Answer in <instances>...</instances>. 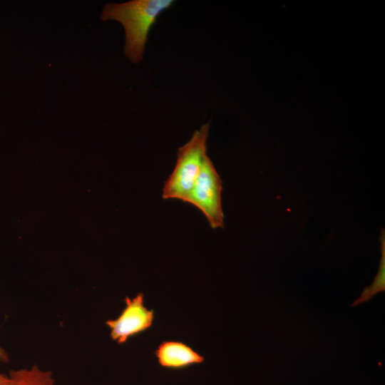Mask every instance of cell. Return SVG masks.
Instances as JSON below:
<instances>
[{"label": "cell", "mask_w": 385, "mask_h": 385, "mask_svg": "<svg viewBox=\"0 0 385 385\" xmlns=\"http://www.w3.org/2000/svg\"><path fill=\"white\" fill-rule=\"evenodd\" d=\"M7 385H56L51 371L34 364L30 368L12 369L8 374Z\"/></svg>", "instance_id": "obj_6"}, {"label": "cell", "mask_w": 385, "mask_h": 385, "mask_svg": "<svg viewBox=\"0 0 385 385\" xmlns=\"http://www.w3.org/2000/svg\"><path fill=\"white\" fill-rule=\"evenodd\" d=\"M158 364L165 369L180 370L202 364L205 357L180 341L165 340L154 351Z\"/></svg>", "instance_id": "obj_5"}, {"label": "cell", "mask_w": 385, "mask_h": 385, "mask_svg": "<svg viewBox=\"0 0 385 385\" xmlns=\"http://www.w3.org/2000/svg\"><path fill=\"white\" fill-rule=\"evenodd\" d=\"M173 0H132L124 3L106 4L101 12V21H116L123 27V52L133 63L144 56L148 35L160 14L170 8Z\"/></svg>", "instance_id": "obj_1"}, {"label": "cell", "mask_w": 385, "mask_h": 385, "mask_svg": "<svg viewBox=\"0 0 385 385\" xmlns=\"http://www.w3.org/2000/svg\"><path fill=\"white\" fill-rule=\"evenodd\" d=\"M124 302L125 307L118 317L106 321L111 339L118 344H123L130 338L149 329L155 319L154 310L145 306L143 292L133 298L125 297Z\"/></svg>", "instance_id": "obj_4"}, {"label": "cell", "mask_w": 385, "mask_h": 385, "mask_svg": "<svg viewBox=\"0 0 385 385\" xmlns=\"http://www.w3.org/2000/svg\"><path fill=\"white\" fill-rule=\"evenodd\" d=\"M222 191V180L207 155L186 202L199 209L213 229L224 227Z\"/></svg>", "instance_id": "obj_3"}, {"label": "cell", "mask_w": 385, "mask_h": 385, "mask_svg": "<svg viewBox=\"0 0 385 385\" xmlns=\"http://www.w3.org/2000/svg\"><path fill=\"white\" fill-rule=\"evenodd\" d=\"M380 243L381 255L378 272L372 284L364 289L361 295L351 304V307L366 302L379 292L385 290V235L384 230L381 232Z\"/></svg>", "instance_id": "obj_7"}, {"label": "cell", "mask_w": 385, "mask_h": 385, "mask_svg": "<svg viewBox=\"0 0 385 385\" xmlns=\"http://www.w3.org/2000/svg\"><path fill=\"white\" fill-rule=\"evenodd\" d=\"M9 361V355L8 352L0 346V362L7 363Z\"/></svg>", "instance_id": "obj_8"}, {"label": "cell", "mask_w": 385, "mask_h": 385, "mask_svg": "<svg viewBox=\"0 0 385 385\" xmlns=\"http://www.w3.org/2000/svg\"><path fill=\"white\" fill-rule=\"evenodd\" d=\"M209 130L207 123L196 130L190 139L178 148L175 168L163 185L164 200L176 199L186 202L207 156Z\"/></svg>", "instance_id": "obj_2"}, {"label": "cell", "mask_w": 385, "mask_h": 385, "mask_svg": "<svg viewBox=\"0 0 385 385\" xmlns=\"http://www.w3.org/2000/svg\"><path fill=\"white\" fill-rule=\"evenodd\" d=\"M8 384V375H5L0 373V385H7Z\"/></svg>", "instance_id": "obj_9"}]
</instances>
